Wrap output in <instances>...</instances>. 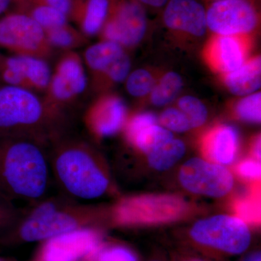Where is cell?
<instances>
[{
	"instance_id": "cell-8",
	"label": "cell",
	"mask_w": 261,
	"mask_h": 261,
	"mask_svg": "<svg viewBox=\"0 0 261 261\" xmlns=\"http://www.w3.org/2000/svg\"><path fill=\"white\" fill-rule=\"evenodd\" d=\"M87 85L82 57L75 51H65L51 73L44 102L53 111L65 116V107L83 94Z\"/></svg>"
},
{
	"instance_id": "cell-44",
	"label": "cell",
	"mask_w": 261,
	"mask_h": 261,
	"mask_svg": "<svg viewBox=\"0 0 261 261\" xmlns=\"http://www.w3.org/2000/svg\"><path fill=\"white\" fill-rule=\"evenodd\" d=\"M153 261H159V260H153Z\"/></svg>"
},
{
	"instance_id": "cell-5",
	"label": "cell",
	"mask_w": 261,
	"mask_h": 261,
	"mask_svg": "<svg viewBox=\"0 0 261 261\" xmlns=\"http://www.w3.org/2000/svg\"><path fill=\"white\" fill-rule=\"evenodd\" d=\"M190 237L200 246L228 255L243 253L251 243V234L245 223L238 217L224 215L196 223Z\"/></svg>"
},
{
	"instance_id": "cell-4",
	"label": "cell",
	"mask_w": 261,
	"mask_h": 261,
	"mask_svg": "<svg viewBox=\"0 0 261 261\" xmlns=\"http://www.w3.org/2000/svg\"><path fill=\"white\" fill-rule=\"evenodd\" d=\"M66 118L36 92L0 84V139L30 137L50 144L64 135Z\"/></svg>"
},
{
	"instance_id": "cell-24",
	"label": "cell",
	"mask_w": 261,
	"mask_h": 261,
	"mask_svg": "<svg viewBox=\"0 0 261 261\" xmlns=\"http://www.w3.org/2000/svg\"><path fill=\"white\" fill-rule=\"evenodd\" d=\"M183 87V80L175 72L166 73L151 92V101L156 106H164L172 102Z\"/></svg>"
},
{
	"instance_id": "cell-9",
	"label": "cell",
	"mask_w": 261,
	"mask_h": 261,
	"mask_svg": "<svg viewBox=\"0 0 261 261\" xmlns=\"http://www.w3.org/2000/svg\"><path fill=\"white\" fill-rule=\"evenodd\" d=\"M147 16L143 5L136 0H110L107 20L99 34L102 40L123 48L137 45L145 37Z\"/></svg>"
},
{
	"instance_id": "cell-13",
	"label": "cell",
	"mask_w": 261,
	"mask_h": 261,
	"mask_svg": "<svg viewBox=\"0 0 261 261\" xmlns=\"http://www.w3.org/2000/svg\"><path fill=\"white\" fill-rule=\"evenodd\" d=\"M126 118L123 101L118 96L109 94L99 97L89 106L84 120L94 135L107 137L118 133L124 126Z\"/></svg>"
},
{
	"instance_id": "cell-35",
	"label": "cell",
	"mask_w": 261,
	"mask_h": 261,
	"mask_svg": "<svg viewBox=\"0 0 261 261\" xmlns=\"http://www.w3.org/2000/svg\"><path fill=\"white\" fill-rule=\"evenodd\" d=\"M237 172L242 177L256 180L260 177V164L254 160H245L237 166Z\"/></svg>"
},
{
	"instance_id": "cell-1",
	"label": "cell",
	"mask_w": 261,
	"mask_h": 261,
	"mask_svg": "<svg viewBox=\"0 0 261 261\" xmlns=\"http://www.w3.org/2000/svg\"><path fill=\"white\" fill-rule=\"evenodd\" d=\"M49 145L30 137L0 139V192L7 198L31 206L50 196Z\"/></svg>"
},
{
	"instance_id": "cell-38",
	"label": "cell",
	"mask_w": 261,
	"mask_h": 261,
	"mask_svg": "<svg viewBox=\"0 0 261 261\" xmlns=\"http://www.w3.org/2000/svg\"><path fill=\"white\" fill-rule=\"evenodd\" d=\"M14 0H0V15L4 14L9 9L10 5Z\"/></svg>"
},
{
	"instance_id": "cell-23",
	"label": "cell",
	"mask_w": 261,
	"mask_h": 261,
	"mask_svg": "<svg viewBox=\"0 0 261 261\" xmlns=\"http://www.w3.org/2000/svg\"><path fill=\"white\" fill-rule=\"evenodd\" d=\"M28 1L32 6L29 7L27 13H23L35 20L45 32L68 23V15L61 10L32 0Z\"/></svg>"
},
{
	"instance_id": "cell-20",
	"label": "cell",
	"mask_w": 261,
	"mask_h": 261,
	"mask_svg": "<svg viewBox=\"0 0 261 261\" xmlns=\"http://www.w3.org/2000/svg\"><path fill=\"white\" fill-rule=\"evenodd\" d=\"M29 90L45 92L51 79V70L46 60L37 57L15 55Z\"/></svg>"
},
{
	"instance_id": "cell-16",
	"label": "cell",
	"mask_w": 261,
	"mask_h": 261,
	"mask_svg": "<svg viewBox=\"0 0 261 261\" xmlns=\"http://www.w3.org/2000/svg\"><path fill=\"white\" fill-rule=\"evenodd\" d=\"M239 144L236 129L229 126H220L209 132L202 142L206 159L216 164H229L236 157Z\"/></svg>"
},
{
	"instance_id": "cell-14",
	"label": "cell",
	"mask_w": 261,
	"mask_h": 261,
	"mask_svg": "<svg viewBox=\"0 0 261 261\" xmlns=\"http://www.w3.org/2000/svg\"><path fill=\"white\" fill-rule=\"evenodd\" d=\"M163 22L173 32L195 37H202L207 29L205 8L197 0H169Z\"/></svg>"
},
{
	"instance_id": "cell-17",
	"label": "cell",
	"mask_w": 261,
	"mask_h": 261,
	"mask_svg": "<svg viewBox=\"0 0 261 261\" xmlns=\"http://www.w3.org/2000/svg\"><path fill=\"white\" fill-rule=\"evenodd\" d=\"M110 0H72L70 15L78 24L86 37H92L101 32L107 20Z\"/></svg>"
},
{
	"instance_id": "cell-32",
	"label": "cell",
	"mask_w": 261,
	"mask_h": 261,
	"mask_svg": "<svg viewBox=\"0 0 261 261\" xmlns=\"http://www.w3.org/2000/svg\"><path fill=\"white\" fill-rule=\"evenodd\" d=\"M87 261H137V259L135 254L126 247L101 245Z\"/></svg>"
},
{
	"instance_id": "cell-28",
	"label": "cell",
	"mask_w": 261,
	"mask_h": 261,
	"mask_svg": "<svg viewBox=\"0 0 261 261\" xmlns=\"http://www.w3.org/2000/svg\"><path fill=\"white\" fill-rule=\"evenodd\" d=\"M239 219L250 224H258L260 221V203L258 191L239 199L233 205Z\"/></svg>"
},
{
	"instance_id": "cell-43",
	"label": "cell",
	"mask_w": 261,
	"mask_h": 261,
	"mask_svg": "<svg viewBox=\"0 0 261 261\" xmlns=\"http://www.w3.org/2000/svg\"><path fill=\"white\" fill-rule=\"evenodd\" d=\"M211 1L215 2V1H217V0H211ZM213 2H212V3H213Z\"/></svg>"
},
{
	"instance_id": "cell-34",
	"label": "cell",
	"mask_w": 261,
	"mask_h": 261,
	"mask_svg": "<svg viewBox=\"0 0 261 261\" xmlns=\"http://www.w3.org/2000/svg\"><path fill=\"white\" fill-rule=\"evenodd\" d=\"M156 117L150 113H143L137 115L130 120L127 123L126 135L129 140L133 138L136 135L147 127L156 124Z\"/></svg>"
},
{
	"instance_id": "cell-15",
	"label": "cell",
	"mask_w": 261,
	"mask_h": 261,
	"mask_svg": "<svg viewBox=\"0 0 261 261\" xmlns=\"http://www.w3.org/2000/svg\"><path fill=\"white\" fill-rule=\"evenodd\" d=\"M247 43L245 36H219L207 48V61L214 69L227 74L246 61Z\"/></svg>"
},
{
	"instance_id": "cell-12",
	"label": "cell",
	"mask_w": 261,
	"mask_h": 261,
	"mask_svg": "<svg viewBox=\"0 0 261 261\" xmlns=\"http://www.w3.org/2000/svg\"><path fill=\"white\" fill-rule=\"evenodd\" d=\"M179 179L188 191L209 197H223L233 186L232 175L226 168L200 159H192L183 165Z\"/></svg>"
},
{
	"instance_id": "cell-11",
	"label": "cell",
	"mask_w": 261,
	"mask_h": 261,
	"mask_svg": "<svg viewBox=\"0 0 261 261\" xmlns=\"http://www.w3.org/2000/svg\"><path fill=\"white\" fill-rule=\"evenodd\" d=\"M101 245L97 228L75 230L44 241L33 261L87 260Z\"/></svg>"
},
{
	"instance_id": "cell-36",
	"label": "cell",
	"mask_w": 261,
	"mask_h": 261,
	"mask_svg": "<svg viewBox=\"0 0 261 261\" xmlns=\"http://www.w3.org/2000/svg\"><path fill=\"white\" fill-rule=\"evenodd\" d=\"M32 1L49 5L56 9L61 10L63 13L69 16L70 9H71L72 0H32Z\"/></svg>"
},
{
	"instance_id": "cell-10",
	"label": "cell",
	"mask_w": 261,
	"mask_h": 261,
	"mask_svg": "<svg viewBox=\"0 0 261 261\" xmlns=\"http://www.w3.org/2000/svg\"><path fill=\"white\" fill-rule=\"evenodd\" d=\"M207 29L219 36H246L258 25L257 10L248 0H217L206 10Z\"/></svg>"
},
{
	"instance_id": "cell-29",
	"label": "cell",
	"mask_w": 261,
	"mask_h": 261,
	"mask_svg": "<svg viewBox=\"0 0 261 261\" xmlns=\"http://www.w3.org/2000/svg\"><path fill=\"white\" fill-rule=\"evenodd\" d=\"M178 106L180 111L188 118L192 128L202 126L207 119V111L205 105L193 96L180 98Z\"/></svg>"
},
{
	"instance_id": "cell-26",
	"label": "cell",
	"mask_w": 261,
	"mask_h": 261,
	"mask_svg": "<svg viewBox=\"0 0 261 261\" xmlns=\"http://www.w3.org/2000/svg\"><path fill=\"white\" fill-rule=\"evenodd\" d=\"M130 61L126 53L113 63L97 80L93 82L97 88L108 87L113 84L121 83L126 80L130 73Z\"/></svg>"
},
{
	"instance_id": "cell-6",
	"label": "cell",
	"mask_w": 261,
	"mask_h": 261,
	"mask_svg": "<svg viewBox=\"0 0 261 261\" xmlns=\"http://www.w3.org/2000/svg\"><path fill=\"white\" fill-rule=\"evenodd\" d=\"M0 49L46 60L51 56L45 31L28 15L10 13L0 18Z\"/></svg>"
},
{
	"instance_id": "cell-22",
	"label": "cell",
	"mask_w": 261,
	"mask_h": 261,
	"mask_svg": "<svg viewBox=\"0 0 261 261\" xmlns=\"http://www.w3.org/2000/svg\"><path fill=\"white\" fill-rule=\"evenodd\" d=\"M46 37L53 49L73 51L87 43V38L80 30L72 28L68 24L46 31Z\"/></svg>"
},
{
	"instance_id": "cell-42",
	"label": "cell",
	"mask_w": 261,
	"mask_h": 261,
	"mask_svg": "<svg viewBox=\"0 0 261 261\" xmlns=\"http://www.w3.org/2000/svg\"><path fill=\"white\" fill-rule=\"evenodd\" d=\"M0 261H14V260H10V259L3 258V257H0Z\"/></svg>"
},
{
	"instance_id": "cell-7",
	"label": "cell",
	"mask_w": 261,
	"mask_h": 261,
	"mask_svg": "<svg viewBox=\"0 0 261 261\" xmlns=\"http://www.w3.org/2000/svg\"><path fill=\"white\" fill-rule=\"evenodd\" d=\"M188 206L178 197L149 195L124 199L113 208V221L120 224H153L181 217Z\"/></svg>"
},
{
	"instance_id": "cell-19",
	"label": "cell",
	"mask_w": 261,
	"mask_h": 261,
	"mask_svg": "<svg viewBox=\"0 0 261 261\" xmlns=\"http://www.w3.org/2000/svg\"><path fill=\"white\" fill-rule=\"evenodd\" d=\"M124 53V48L111 41L102 40L87 47L82 60L92 74V82L97 80Z\"/></svg>"
},
{
	"instance_id": "cell-27",
	"label": "cell",
	"mask_w": 261,
	"mask_h": 261,
	"mask_svg": "<svg viewBox=\"0 0 261 261\" xmlns=\"http://www.w3.org/2000/svg\"><path fill=\"white\" fill-rule=\"evenodd\" d=\"M126 81L127 91L135 97H145L150 94L156 84L153 75L145 69L134 70Z\"/></svg>"
},
{
	"instance_id": "cell-37",
	"label": "cell",
	"mask_w": 261,
	"mask_h": 261,
	"mask_svg": "<svg viewBox=\"0 0 261 261\" xmlns=\"http://www.w3.org/2000/svg\"><path fill=\"white\" fill-rule=\"evenodd\" d=\"M142 5H147L152 8H159L166 6L169 0H136Z\"/></svg>"
},
{
	"instance_id": "cell-33",
	"label": "cell",
	"mask_w": 261,
	"mask_h": 261,
	"mask_svg": "<svg viewBox=\"0 0 261 261\" xmlns=\"http://www.w3.org/2000/svg\"><path fill=\"white\" fill-rule=\"evenodd\" d=\"M160 123L165 128L176 132H185L192 128L186 115L177 108H168L160 117Z\"/></svg>"
},
{
	"instance_id": "cell-39",
	"label": "cell",
	"mask_w": 261,
	"mask_h": 261,
	"mask_svg": "<svg viewBox=\"0 0 261 261\" xmlns=\"http://www.w3.org/2000/svg\"><path fill=\"white\" fill-rule=\"evenodd\" d=\"M253 152L254 154H255L256 158L257 159H260V139H257L256 141H255V143H254L253 146Z\"/></svg>"
},
{
	"instance_id": "cell-40",
	"label": "cell",
	"mask_w": 261,
	"mask_h": 261,
	"mask_svg": "<svg viewBox=\"0 0 261 261\" xmlns=\"http://www.w3.org/2000/svg\"><path fill=\"white\" fill-rule=\"evenodd\" d=\"M248 261H261L260 254H257V255H254L253 257H250Z\"/></svg>"
},
{
	"instance_id": "cell-18",
	"label": "cell",
	"mask_w": 261,
	"mask_h": 261,
	"mask_svg": "<svg viewBox=\"0 0 261 261\" xmlns=\"http://www.w3.org/2000/svg\"><path fill=\"white\" fill-rule=\"evenodd\" d=\"M224 82L234 95L247 96L256 92L261 85L260 57L245 61L238 69L225 74Z\"/></svg>"
},
{
	"instance_id": "cell-21",
	"label": "cell",
	"mask_w": 261,
	"mask_h": 261,
	"mask_svg": "<svg viewBox=\"0 0 261 261\" xmlns=\"http://www.w3.org/2000/svg\"><path fill=\"white\" fill-rule=\"evenodd\" d=\"M185 152V145L179 140L172 139L147 153L149 164L159 171L172 167Z\"/></svg>"
},
{
	"instance_id": "cell-31",
	"label": "cell",
	"mask_w": 261,
	"mask_h": 261,
	"mask_svg": "<svg viewBox=\"0 0 261 261\" xmlns=\"http://www.w3.org/2000/svg\"><path fill=\"white\" fill-rule=\"evenodd\" d=\"M23 213V210L0 192V236L15 226Z\"/></svg>"
},
{
	"instance_id": "cell-2",
	"label": "cell",
	"mask_w": 261,
	"mask_h": 261,
	"mask_svg": "<svg viewBox=\"0 0 261 261\" xmlns=\"http://www.w3.org/2000/svg\"><path fill=\"white\" fill-rule=\"evenodd\" d=\"M55 185L61 195L82 202L107 193L110 179L92 147L84 140L64 135L49 145Z\"/></svg>"
},
{
	"instance_id": "cell-3",
	"label": "cell",
	"mask_w": 261,
	"mask_h": 261,
	"mask_svg": "<svg viewBox=\"0 0 261 261\" xmlns=\"http://www.w3.org/2000/svg\"><path fill=\"white\" fill-rule=\"evenodd\" d=\"M95 207L64 195L49 196L29 206L8 232L0 236L5 242H44L63 233L94 228L99 219Z\"/></svg>"
},
{
	"instance_id": "cell-25",
	"label": "cell",
	"mask_w": 261,
	"mask_h": 261,
	"mask_svg": "<svg viewBox=\"0 0 261 261\" xmlns=\"http://www.w3.org/2000/svg\"><path fill=\"white\" fill-rule=\"evenodd\" d=\"M172 139L173 136L169 130L154 124L141 130L129 142L147 154Z\"/></svg>"
},
{
	"instance_id": "cell-41",
	"label": "cell",
	"mask_w": 261,
	"mask_h": 261,
	"mask_svg": "<svg viewBox=\"0 0 261 261\" xmlns=\"http://www.w3.org/2000/svg\"><path fill=\"white\" fill-rule=\"evenodd\" d=\"M181 261H206L202 260V259L197 258V257H189V258L184 259Z\"/></svg>"
},
{
	"instance_id": "cell-30",
	"label": "cell",
	"mask_w": 261,
	"mask_h": 261,
	"mask_svg": "<svg viewBox=\"0 0 261 261\" xmlns=\"http://www.w3.org/2000/svg\"><path fill=\"white\" fill-rule=\"evenodd\" d=\"M261 94H249L238 102L236 111L239 117L245 121L259 123L261 119Z\"/></svg>"
}]
</instances>
